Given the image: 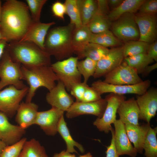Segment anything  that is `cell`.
<instances>
[{
	"instance_id": "816d5d0a",
	"label": "cell",
	"mask_w": 157,
	"mask_h": 157,
	"mask_svg": "<svg viewBox=\"0 0 157 157\" xmlns=\"http://www.w3.org/2000/svg\"><path fill=\"white\" fill-rule=\"evenodd\" d=\"M78 157H92V156L90 152H88L86 154L80 156Z\"/></svg>"
},
{
	"instance_id": "8992f818",
	"label": "cell",
	"mask_w": 157,
	"mask_h": 157,
	"mask_svg": "<svg viewBox=\"0 0 157 157\" xmlns=\"http://www.w3.org/2000/svg\"><path fill=\"white\" fill-rule=\"evenodd\" d=\"M78 59L77 57L72 56L51 65L59 81L63 83L68 91H70L73 85L81 82V75L77 66Z\"/></svg>"
},
{
	"instance_id": "b9f144b4",
	"label": "cell",
	"mask_w": 157,
	"mask_h": 157,
	"mask_svg": "<svg viewBox=\"0 0 157 157\" xmlns=\"http://www.w3.org/2000/svg\"><path fill=\"white\" fill-rule=\"evenodd\" d=\"M51 9L55 17L63 20L64 19V15L66 14V8L64 3L57 1L52 4Z\"/></svg>"
},
{
	"instance_id": "f5cc1de1",
	"label": "cell",
	"mask_w": 157,
	"mask_h": 157,
	"mask_svg": "<svg viewBox=\"0 0 157 157\" xmlns=\"http://www.w3.org/2000/svg\"><path fill=\"white\" fill-rule=\"evenodd\" d=\"M2 2L1 0H0V22L1 18V11H2Z\"/></svg>"
},
{
	"instance_id": "8d00e7d4",
	"label": "cell",
	"mask_w": 157,
	"mask_h": 157,
	"mask_svg": "<svg viewBox=\"0 0 157 157\" xmlns=\"http://www.w3.org/2000/svg\"><path fill=\"white\" fill-rule=\"evenodd\" d=\"M26 1L29 11L30 12L33 22H40L42 8L47 0H26Z\"/></svg>"
},
{
	"instance_id": "6da1fadb",
	"label": "cell",
	"mask_w": 157,
	"mask_h": 157,
	"mask_svg": "<svg viewBox=\"0 0 157 157\" xmlns=\"http://www.w3.org/2000/svg\"><path fill=\"white\" fill-rule=\"evenodd\" d=\"M33 23L26 3L6 0L2 5L0 29L7 42L19 41Z\"/></svg>"
},
{
	"instance_id": "d6986e66",
	"label": "cell",
	"mask_w": 157,
	"mask_h": 157,
	"mask_svg": "<svg viewBox=\"0 0 157 157\" xmlns=\"http://www.w3.org/2000/svg\"><path fill=\"white\" fill-rule=\"evenodd\" d=\"M8 118L4 113L0 112V140L10 145L19 141L26 131L19 126L10 123Z\"/></svg>"
},
{
	"instance_id": "9c48e42d",
	"label": "cell",
	"mask_w": 157,
	"mask_h": 157,
	"mask_svg": "<svg viewBox=\"0 0 157 157\" xmlns=\"http://www.w3.org/2000/svg\"><path fill=\"white\" fill-rule=\"evenodd\" d=\"M105 99L107 105L103 115L97 118L93 124L100 131L107 133L112 127L111 124L116 120V113L120 104L126 98L124 95L110 93Z\"/></svg>"
},
{
	"instance_id": "83f0119b",
	"label": "cell",
	"mask_w": 157,
	"mask_h": 157,
	"mask_svg": "<svg viewBox=\"0 0 157 157\" xmlns=\"http://www.w3.org/2000/svg\"><path fill=\"white\" fill-rule=\"evenodd\" d=\"M90 42L98 44L106 48L117 47L123 45V43L109 30L97 34L92 33Z\"/></svg>"
},
{
	"instance_id": "ac0fdd59",
	"label": "cell",
	"mask_w": 157,
	"mask_h": 157,
	"mask_svg": "<svg viewBox=\"0 0 157 157\" xmlns=\"http://www.w3.org/2000/svg\"><path fill=\"white\" fill-rule=\"evenodd\" d=\"M113 124L115 127V144L117 154L119 156L126 154L135 157L138 152L127 136L125 124L119 119H116Z\"/></svg>"
},
{
	"instance_id": "f907efd6",
	"label": "cell",
	"mask_w": 157,
	"mask_h": 157,
	"mask_svg": "<svg viewBox=\"0 0 157 157\" xmlns=\"http://www.w3.org/2000/svg\"><path fill=\"white\" fill-rule=\"evenodd\" d=\"M8 145L0 140V156L2 151Z\"/></svg>"
},
{
	"instance_id": "2e32d148",
	"label": "cell",
	"mask_w": 157,
	"mask_h": 157,
	"mask_svg": "<svg viewBox=\"0 0 157 157\" xmlns=\"http://www.w3.org/2000/svg\"><path fill=\"white\" fill-rule=\"evenodd\" d=\"M64 113L53 107L47 110L38 111L35 124L39 126L47 135H54L57 132L58 125Z\"/></svg>"
},
{
	"instance_id": "836d02e7",
	"label": "cell",
	"mask_w": 157,
	"mask_h": 157,
	"mask_svg": "<svg viewBox=\"0 0 157 157\" xmlns=\"http://www.w3.org/2000/svg\"><path fill=\"white\" fill-rule=\"evenodd\" d=\"M22 151L26 157H49L44 147L34 138L26 140Z\"/></svg>"
},
{
	"instance_id": "60d3db41",
	"label": "cell",
	"mask_w": 157,
	"mask_h": 157,
	"mask_svg": "<svg viewBox=\"0 0 157 157\" xmlns=\"http://www.w3.org/2000/svg\"><path fill=\"white\" fill-rule=\"evenodd\" d=\"M101 99V95L96 90L88 86L84 92L82 102H94Z\"/></svg>"
},
{
	"instance_id": "ee69618b",
	"label": "cell",
	"mask_w": 157,
	"mask_h": 157,
	"mask_svg": "<svg viewBox=\"0 0 157 157\" xmlns=\"http://www.w3.org/2000/svg\"><path fill=\"white\" fill-rule=\"evenodd\" d=\"M98 10L97 13L108 15L110 12L108 0H97Z\"/></svg>"
},
{
	"instance_id": "d4e9b609",
	"label": "cell",
	"mask_w": 157,
	"mask_h": 157,
	"mask_svg": "<svg viewBox=\"0 0 157 157\" xmlns=\"http://www.w3.org/2000/svg\"><path fill=\"white\" fill-rule=\"evenodd\" d=\"M144 0H125L117 8L110 11L108 17L113 22L122 15L131 13L135 14Z\"/></svg>"
},
{
	"instance_id": "ffe728a7",
	"label": "cell",
	"mask_w": 157,
	"mask_h": 157,
	"mask_svg": "<svg viewBox=\"0 0 157 157\" xmlns=\"http://www.w3.org/2000/svg\"><path fill=\"white\" fill-rule=\"evenodd\" d=\"M55 24L54 22L48 23L33 22L26 33L19 41L32 43L44 51L45 40L49 29Z\"/></svg>"
},
{
	"instance_id": "74e56055",
	"label": "cell",
	"mask_w": 157,
	"mask_h": 157,
	"mask_svg": "<svg viewBox=\"0 0 157 157\" xmlns=\"http://www.w3.org/2000/svg\"><path fill=\"white\" fill-rule=\"evenodd\" d=\"M26 140V138H23L16 143L7 146L2 151L0 157H19Z\"/></svg>"
},
{
	"instance_id": "7bdbcfd3",
	"label": "cell",
	"mask_w": 157,
	"mask_h": 157,
	"mask_svg": "<svg viewBox=\"0 0 157 157\" xmlns=\"http://www.w3.org/2000/svg\"><path fill=\"white\" fill-rule=\"evenodd\" d=\"M110 131L112 134V138L110 144L106 147V157H119L117 154L115 144V131L112 127Z\"/></svg>"
},
{
	"instance_id": "e575fe53",
	"label": "cell",
	"mask_w": 157,
	"mask_h": 157,
	"mask_svg": "<svg viewBox=\"0 0 157 157\" xmlns=\"http://www.w3.org/2000/svg\"><path fill=\"white\" fill-rule=\"evenodd\" d=\"M97 62L88 58L78 61L77 66L81 75L84 78V81L87 83L90 77L93 76L96 70Z\"/></svg>"
},
{
	"instance_id": "681fc988",
	"label": "cell",
	"mask_w": 157,
	"mask_h": 157,
	"mask_svg": "<svg viewBox=\"0 0 157 157\" xmlns=\"http://www.w3.org/2000/svg\"><path fill=\"white\" fill-rule=\"evenodd\" d=\"M7 42L5 40L0 41V60L3 54L7 44Z\"/></svg>"
},
{
	"instance_id": "f546056e",
	"label": "cell",
	"mask_w": 157,
	"mask_h": 157,
	"mask_svg": "<svg viewBox=\"0 0 157 157\" xmlns=\"http://www.w3.org/2000/svg\"><path fill=\"white\" fill-rule=\"evenodd\" d=\"M123 62L135 69L138 74L141 73L145 67L154 60L147 53H142L124 58Z\"/></svg>"
},
{
	"instance_id": "7402d4cb",
	"label": "cell",
	"mask_w": 157,
	"mask_h": 157,
	"mask_svg": "<svg viewBox=\"0 0 157 157\" xmlns=\"http://www.w3.org/2000/svg\"><path fill=\"white\" fill-rule=\"evenodd\" d=\"M117 113L119 115V119L124 124L139 125L140 111L134 97L123 101L117 109Z\"/></svg>"
},
{
	"instance_id": "f6af8a7d",
	"label": "cell",
	"mask_w": 157,
	"mask_h": 157,
	"mask_svg": "<svg viewBox=\"0 0 157 157\" xmlns=\"http://www.w3.org/2000/svg\"><path fill=\"white\" fill-rule=\"evenodd\" d=\"M147 54L149 57L157 62V41H156L149 44Z\"/></svg>"
},
{
	"instance_id": "5b68a950",
	"label": "cell",
	"mask_w": 157,
	"mask_h": 157,
	"mask_svg": "<svg viewBox=\"0 0 157 157\" xmlns=\"http://www.w3.org/2000/svg\"><path fill=\"white\" fill-rule=\"evenodd\" d=\"M21 66L12 60L6 48L0 60V90L8 85L19 89L26 86L22 80Z\"/></svg>"
},
{
	"instance_id": "9a60e30c",
	"label": "cell",
	"mask_w": 157,
	"mask_h": 157,
	"mask_svg": "<svg viewBox=\"0 0 157 157\" xmlns=\"http://www.w3.org/2000/svg\"><path fill=\"white\" fill-rule=\"evenodd\" d=\"M136 100L140 111L139 118L147 123L156 115L157 110V90L151 88Z\"/></svg>"
},
{
	"instance_id": "8fae6325",
	"label": "cell",
	"mask_w": 157,
	"mask_h": 157,
	"mask_svg": "<svg viewBox=\"0 0 157 157\" xmlns=\"http://www.w3.org/2000/svg\"><path fill=\"white\" fill-rule=\"evenodd\" d=\"M137 71L123 62L104 76L103 81L114 85H131L143 81Z\"/></svg>"
},
{
	"instance_id": "7dc6e473",
	"label": "cell",
	"mask_w": 157,
	"mask_h": 157,
	"mask_svg": "<svg viewBox=\"0 0 157 157\" xmlns=\"http://www.w3.org/2000/svg\"><path fill=\"white\" fill-rule=\"evenodd\" d=\"M157 67V63L156 62L155 64L147 66L144 69L142 73L144 75H147L149 74L152 71L156 69Z\"/></svg>"
},
{
	"instance_id": "4dcf8cb0",
	"label": "cell",
	"mask_w": 157,
	"mask_h": 157,
	"mask_svg": "<svg viewBox=\"0 0 157 157\" xmlns=\"http://www.w3.org/2000/svg\"><path fill=\"white\" fill-rule=\"evenodd\" d=\"M157 127H150L144 141L143 149L146 157H157Z\"/></svg>"
},
{
	"instance_id": "52a82bcc",
	"label": "cell",
	"mask_w": 157,
	"mask_h": 157,
	"mask_svg": "<svg viewBox=\"0 0 157 157\" xmlns=\"http://www.w3.org/2000/svg\"><path fill=\"white\" fill-rule=\"evenodd\" d=\"M110 28L115 36L123 43L139 39V32L134 13L122 15L112 22Z\"/></svg>"
},
{
	"instance_id": "d6a6232c",
	"label": "cell",
	"mask_w": 157,
	"mask_h": 157,
	"mask_svg": "<svg viewBox=\"0 0 157 157\" xmlns=\"http://www.w3.org/2000/svg\"><path fill=\"white\" fill-rule=\"evenodd\" d=\"M149 44L139 40H131L123 45L124 58L142 53H147Z\"/></svg>"
},
{
	"instance_id": "4316f807",
	"label": "cell",
	"mask_w": 157,
	"mask_h": 157,
	"mask_svg": "<svg viewBox=\"0 0 157 157\" xmlns=\"http://www.w3.org/2000/svg\"><path fill=\"white\" fill-rule=\"evenodd\" d=\"M57 132L64 139L66 144V151L70 153H78L74 147H77L82 153L84 152V149L81 144L75 141L71 136L69 131L64 119V115L61 118L59 122Z\"/></svg>"
},
{
	"instance_id": "4fadbf2b",
	"label": "cell",
	"mask_w": 157,
	"mask_h": 157,
	"mask_svg": "<svg viewBox=\"0 0 157 157\" xmlns=\"http://www.w3.org/2000/svg\"><path fill=\"white\" fill-rule=\"evenodd\" d=\"M107 105L105 99L88 102H74L66 111V116L71 119L83 115H94L101 118L104 113Z\"/></svg>"
},
{
	"instance_id": "3957f363",
	"label": "cell",
	"mask_w": 157,
	"mask_h": 157,
	"mask_svg": "<svg viewBox=\"0 0 157 157\" xmlns=\"http://www.w3.org/2000/svg\"><path fill=\"white\" fill-rule=\"evenodd\" d=\"M6 49L14 62L26 67L50 66L51 56L32 43L19 41L7 43Z\"/></svg>"
},
{
	"instance_id": "d590c367",
	"label": "cell",
	"mask_w": 157,
	"mask_h": 157,
	"mask_svg": "<svg viewBox=\"0 0 157 157\" xmlns=\"http://www.w3.org/2000/svg\"><path fill=\"white\" fill-rule=\"evenodd\" d=\"M66 8V14L70 19V23L74 24L75 28L83 25L76 0H66L64 3Z\"/></svg>"
},
{
	"instance_id": "7a4b0ae2",
	"label": "cell",
	"mask_w": 157,
	"mask_h": 157,
	"mask_svg": "<svg viewBox=\"0 0 157 157\" xmlns=\"http://www.w3.org/2000/svg\"><path fill=\"white\" fill-rule=\"evenodd\" d=\"M75 28V26L70 23L66 26H56L50 29L45 38L44 51L58 61L72 56L74 53L72 37Z\"/></svg>"
},
{
	"instance_id": "cb8c5ba5",
	"label": "cell",
	"mask_w": 157,
	"mask_h": 157,
	"mask_svg": "<svg viewBox=\"0 0 157 157\" xmlns=\"http://www.w3.org/2000/svg\"><path fill=\"white\" fill-rule=\"evenodd\" d=\"M92 33L86 25H82L74 30L72 37V44L74 53L77 55L78 59H81L85 48L90 43Z\"/></svg>"
},
{
	"instance_id": "f1b7e54d",
	"label": "cell",
	"mask_w": 157,
	"mask_h": 157,
	"mask_svg": "<svg viewBox=\"0 0 157 157\" xmlns=\"http://www.w3.org/2000/svg\"><path fill=\"white\" fill-rule=\"evenodd\" d=\"M112 23L107 15L97 13L86 25L92 33L97 34L109 30Z\"/></svg>"
},
{
	"instance_id": "11a10c76",
	"label": "cell",
	"mask_w": 157,
	"mask_h": 157,
	"mask_svg": "<svg viewBox=\"0 0 157 157\" xmlns=\"http://www.w3.org/2000/svg\"><path fill=\"white\" fill-rule=\"evenodd\" d=\"M19 157H26L23 152L22 151Z\"/></svg>"
},
{
	"instance_id": "1f68e13d",
	"label": "cell",
	"mask_w": 157,
	"mask_h": 157,
	"mask_svg": "<svg viewBox=\"0 0 157 157\" xmlns=\"http://www.w3.org/2000/svg\"><path fill=\"white\" fill-rule=\"evenodd\" d=\"M109 49L98 44L89 43L85 48L81 59L88 58L97 62L104 57Z\"/></svg>"
},
{
	"instance_id": "bcb514c9",
	"label": "cell",
	"mask_w": 157,
	"mask_h": 157,
	"mask_svg": "<svg viewBox=\"0 0 157 157\" xmlns=\"http://www.w3.org/2000/svg\"><path fill=\"white\" fill-rule=\"evenodd\" d=\"M123 1V0H108V4L109 9H112V10L116 8L121 4Z\"/></svg>"
},
{
	"instance_id": "db71d44e",
	"label": "cell",
	"mask_w": 157,
	"mask_h": 157,
	"mask_svg": "<svg viewBox=\"0 0 157 157\" xmlns=\"http://www.w3.org/2000/svg\"><path fill=\"white\" fill-rule=\"evenodd\" d=\"M3 40H5V38L3 35L0 29V41Z\"/></svg>"
},
{
	"instance_id": "603a6c76",
	"label": "cell",
	"mask_w": 157,
	"mask_h": 157,
	"mask_svg": "<svg viewBox=\"0 0 157 157\" xmlns=\"http://www.w3.org/2000/svg\"><path fill=\"white\" fill-rule=\"evenodd\" d=\"M150 126V123H147L141 125L125 124L127 136L138 153L142 154L144 141Z\"/></svg>"
},
{
	"instance_id": "44dd1931",
	"label": "cell",
	"mask_w": 157,
	"mask_h": 157,
	"mask_svg": "<svg viewBox=\"0 0 157 157\" xmlns=\"http://www.w3.org/2000/svg\"><path fill=\"white\" fill-rule=\"evenodd\" d=\"M38 106L34 103L22 102L19 105L16 113L15 121L23 129L35 124Z\"/></svg>"
},
{
	"instance_id": "7c38bea8",
	"label": "cell",
	"mask_w": 157,
	"mask_h": 157,
	"mask_svg": "<svg viewBox=\"0 0 157 157\" xmlns=\"http://www.w3.org/2000/svg\"><path fill=\"white\" fill-rule=\"evenodd\" d=\"M124 58L123 45L109 49L108 53L97 62L93 76L96 78L104 76L120 65Z\"/></svg>"
},
{
	"instance_id": "ba28073f",
	"label": "cell",
	"mask_w": 157,
	"mask_h": 157,
	"mask_svg": "<svg viewBox=\"0 0 157 157\" xmlns=\"http://www.w3.org/2000/svg\"><path fill=\"white\" fill-rule=\"evenodd\" d=\"M28 87L19 89L9 85L0 90V112L8 117L12 118L16 114L21 102L26 96Z\"/></svg>"
},
{
	"instance_id": "ab89813d",
	"label": "cell",
	"mask_w": 157,
	"mask_h": 157,
	"mask_svg": "<svg viewBox=\"0 0 157 157\" xmlns=\"http://www.w3.org/2000/svg\"><path fill=\"white\" fill-rule=\"evenodd\" d=\"M88 86L87 83L81 82L72 86L70 91V93L75 98L76 102L82 101L84 94Z\"/></svg>"
},
{
	"instance_id": "c3c4849f",
	"label": "cell",
	"mask_w": 157,
	"mask_h": 157,
	"mask_svg": "<svg viewBox=\"0 0 157 157\" xmlns=\"http://www.w3.org/2000/svg\"><path fill=\"white\" fill-rule=\"evenodd\" d=\"M52 157H76L74 154H72L65 150L61 151L59 153L55 154Z\"/></svg>"
},
{
	"instance_id": "5bb4252c",
	"label": "cell",
	"mask_w": 157,
	"mask_h": 157,
	"mask_svg": "<svg viewBox=\"0 0 157 157\" xmlns=\"http://www.w3.org/2000/svg\"><path fill=\"white\" fill-rule=\"evenodd\" d=\"M135 18L139 32L138 40L149 44L156 41L157 35L156 15L137 13L135 14Z\"/></svg>"
},
{
	"instance_id": "277c9868",
	"label": "cell",
	"mask_w": 157,
	"mask_h": 157,
	"mask_svg": "<svg viewBox=\"0 0 157 157\" xmlns=\"http://www.w3.org/2000/svg\"><path fill=\"white\" fill-rule=\"evenodd\" d=\"M21 69L22 79L29 86L26 102H31L39 88L44 87L50 91L56 85L55 82L59 81L51 65L26 67L22 65Z\"/></svg>"
},
{
	"instance_id": "f35d334b",
	"label": "cell",
	"mask_w": 157,
	"mask_h": 157,
	"mask_svg": "<svg viewBox=\"0 0 157 157\" xmlns=\"http://www.w3.org/2000/svg\"><path fill=\"white\" fill-rule=\"evenodd\" d=\"M138 13L156 15L157 12V0H144L140 7Z\"/></svg>"
},
{
	"instance_id": "30bf717a",
	"label": "cell",
	"mask_w": 157,
	"mask_h": 157,
	"mask_svg": "<svg viewBox=\"0 0 157 157\" xmlns=\"http://www.w3.org/2000/svg\"><path fill=\"white\" fill-rule=\"evenodd\" d=\"M151 85L149 80L143 81L139 83L131 85H114L108 84L100 80L93 82L91 87L101 95L106 93L124 95L127 94H142L148 89Z\"/></svg>"
},
{
	"instance_id": "484cf974",
	"label": "cell",
	"mask_w": 157,
	"mask_h": 157,
	"mask_svg": "<svg viewBox=\"0 0 157 157\" xmlns=\"http://www.w3.org/2000/svg\"><path fill=\"white\" fill-rule=\"evenodd\" d=\"M83 25H86L97 12V0H76Z\"/></svg>"
},
{
	"instance_id": "e0dca14e",
	"label": "cell",
	"mask_w": 157,
	"mask_h": 157,
	"mask_svg": "<svg viewBox=\"0 0 157 157\" xmlns=\"http://www.w3.org/2000/svg\"><path fill=\"white\" fill-rule=\"evenodd\" d=\"M63 83L59 81L46 94V100L52 107L67 111L73 103V99L67 92Z\"/></svg>"
}]
</instances>
